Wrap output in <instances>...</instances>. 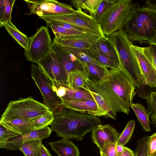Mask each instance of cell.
Wrapping results in <instances>:
<instances>
[{
  "instance_id": "6da1fadb",
  "label": "cell",
  "mask_w": 156,
  "mask_h": 156,
  "mask_svg": "<svg viewBox=\"0 0 156 156\" xmlns=\"http://www.w3.org/2000/svg\"><path fill=\"white\" fill-rule=\"evenodd\" d=\"M136 86L121 67L107 70L100 81L88 79L83 87L102 97L114 114L119 112L128 114L136 93Z\"/></svg>"
},
{
  "instance_id": "7a4b0ae2",
  "label": "cell",
  "mask_w": 156,
  "mask_h": 156,
  "mask_svg": "<svg viewBox=\"0 0 156 156\" xmlns=\"http://www.w3.org/2000/svg\"><path fill=\"white\" fill-rule=\"evenodd\" d=\"M53 112L54 118L51 128L62 138L81 141L87 133L101 123L97 116L62 106Z\"/></svg>"
},
{
  "instance_id": "3957f363",
  "label": "cell",
  "mask_w": 156,
  "mask_h": 156,
  "mask_svg": "<svg viewBox=\"0 0 156 156\" xmlns=\"http://www.w3.org/2000/svg\"><path fill=\"white\" fill-rule=\"evenodd\" d=\"M133 41L148 44L156 42V9L138 4L123 29Z\"/></svg>"
},
{
  "instance_id": "277c9868",
  "label": "cell",
  "mask_w": 156,
  "mask_h": 156,
  "mask_svg": "<svg viewBox=\"0 0 156 156\" xmlns=\"http://www.w3.org/2000/svg\"><path fill=\"white\" fill-rule=\"evenodd\" d=\"M118 55L121 67L136 87L143 83L142 74L137 59L131 48L132 42L123 29L106 37Z\"/></svg>"
},
{
  "instance_id": "5b68a950",
  "label": "cell",
  "mask_w": 156,
  "mask_h": 156,
  "mask_svg": "<svg viewBox=\"0 0 156 156\" xmlns=\"http://www.w3.org/2000/svg\"><path fill=\"white\" fill-rule=\"evenodd\" d=\"M137 3L131 0H116L111 9L100 23L104 34L107 37L123 29L126 24Z\"/></svg>"
},
{
  "instance_id": "8992f818",
  "label": "cell",
  "mask_w": 156,
  "mask_h": 156,
  "mask_svg": "<svg viewBox=\"0 0 156 156\" xmlns=\"http://www.w3.org/2000/svg\"><path fill=\"white\" fill-rule=\"evenodd\" d=\"M51 111L44 104L32 97L20 98L7 105L0 119L19 118L33 120Z\"/></svg>"
},
{
  "instance_id": "52a82bcc",
  "label": "cell",
  "mask_w": 156,
  "mask_h": 156,
  "mask_svg": "<svg viewBox=\"0 0 156 156\" xmlns=\"http://www.w3.org/2000/svg\"><path fill=\"white\" fill-rule=\"evenodd\" d=\"M52 43L48 27H41L30 37L28 48L24 50V55L27 61L37 64L50 52Z\"/></svg>"
},
{
  "instance_id": "ba28073f",
  "label": "cell",
  "mask_w": 156,
  "mask_h": 156,
  "mask_svg": "<svg viewBox=\"0 0 156 156\" xmlns=\"http://www.w3.org/2000/svg\"><path fill=\"white\" fill-rule=\"evenodd\" d=\"M31 75L43 97L44 104L54 112L61 106L62 101L54 91L52 81L39 66L34 63L31 67Z\"/></svg>"
},
{
  "instance_id": "9c48e42d",
  "label": "cell",
  "mask_w": 156,
  "mask_h": 156,
  "mask_svg": "<svg viewBox=\"0 0 156 156\" xmlns=\"http://www.w3.org/2000/svg\"><path fill=\"white\" fill-rule=\"evenodd\" d=\"M39 17L45 21L53 20L67 23L80 27L92 34L100 37H106L95 19L82 9L76 10L74 13L69 14L44 16Z\"/></svg>"
},
{
  "instance_id": "30bf717a",
  "label": "cell",
  "mask_w": 156,
  "mask_h": 156,
  "mask_svg": "<svg viewBox=\"0 0 156 156\" xmlns=\"http://www.w3.org/2000/svg\"><path fill=\"white\" fill-rule=\"evenodd\" d=\"M131 48L138 63L143 83L156 87V66L149 46L142 47L132 44Z\"/></svg>"
},
{
  "instance_id": "8fae6325",
  "label": "cell",
  "mask_w": 156,
  "mask_h": 156,
  "mask_svg": "<svg viewBox=\"0 0 156 156\" xmlns=\"http://www.w3.org/2000/svg\"><path fill=\"white\" fill-rule=\"evenodd\" d=\"M28 3L30 12L28 15H65L74 13L76 10L69 4L55 0H29Z\"/></svg>"
},
{
  "instance_id": "7c38bea8",
  "label": "cell",
  "mask_w": 156,
  "mask_h": 156,
  "mask_svg": "<svg viewBox=\"0 0 156 156\" xmlns=\"http://www.w3.org/2000/svg\"><path fill=\"white\" fill-rule=\"evenodd\" d=\"M37 64L52 81L68 87V74L51 49Z\"/></svg>"
},
{
  "instance_id": "4fadbf2b",
  "label": "cell",
  "mask_w": 156,
  "mask_h": 156,
  "mask_svg": "<svg viewBox=\"0 0 156 156\" xmlns=\"http://www.w3.org/2000/svg\"><path fill=\"white\" fill-rule=\"evenodd\" d=\"M51 49L58 60L63 66L67 74L76 69L87 71L86 63L79 60L56 42L53 41Z\"/></svg>"
},
{
  "instance_id": "5bb4252c",
  "label": "cell",
  "mask_w": 156,
  "mask_h": 156,
  "mask_svg": "<svg viewBox=\"0 0 156 156\" xmlns=\"http://www.w3.org/2000/svg\"><path fill=\"white\" fill-rule=\"evenodd\" d=\"M52 131L48 126L40 129L34 130L25 134L16 136L8 140L5 149L7 150H19L23 143L33 140L47 138Z\"/></svg>"
},
{
  "instance_id": "9a60e30c",
  "label": "cell",
  "mask_w": 156,
  "mask_h": 156,
  "mask_svg": "<svg viewBox=\"0 0 156 156\" xmlns=\"http://www.w3.org/2000/svg\"><path fill=\"white\" fill-rule=\"evenodd\" d=\"M119 134L112 126L101 124L92 130L91 137L93 143L100 149L107 142L116 144Z\"/></svg>"
},
{
  "instance_id": "2e32d148",
  "label": "cell",
  "mask_w": 156,
  "mask_h": 156,
  "mask_svg": "<svg viewBox=\"0 0 156 156\" xmlns=\"http://www.w3.org/2000/svg\"><path fill=\"white\" fill-rule=\"evenodd\" d=\"M100 37L97 35L86 34L63 39L54 37L53 41L63 46L87 49L95 45Z\"/></svg>"
},
{
  "instance_id": "e0dca14e",
  "label": "cell",
  "mask_w": 156,
  "mask_h": 156,
  "mask_svg": "<svg viewBox=\"0 0 156 156\" xmlns=\"http://www.w3.org/2000/svg\"><path fill=\"white\" fill-rule=\"evenodd\" d=\"M61 106L78 111L87 112L97 116H106L105 113L100 109L94 101H77L63 100Z\"/></svg>"
},
{
  "instance_id": "ac0fdd59",
  "label": "cell",
  "mask_w": 156,
  "mask_h": 156,
  "mask_svg": "<svg viewBox=\"0 0 156 156\" xmlns=\"http://www.w3.org/2000/svg\"><path fill=\"white\" fill-rule=\"evenodd\" d=\"M0 124L20 135L25 134L34 130L32 120L19 118L0 119Z\"/></svg>"
},
{
  "instance_id": "d6986e66",
  "label": "cell",
  "mask_w": 156,
  "mask_h": 156,
  "mask_svg": "<svg viewBox=\"0 0 156 156\" xmlns=\"http://www.w3.org/2000/svg\"><path fill=\"white\" fill-rule=\"evenodd\" d=\"M52 150L58 156H79L78 147L69 139L62 138L56 141L48 143Z\"/></svg>"
},
{
  "instance_id": "ffe728a7",
  "label": "cell",
  "mask_w": 156,
  "mask_h": 156,
  "mask_svg": "<svg viewBox=\"0 0 156 156\" xmlns=\"http://www.w3.org/2000/svg\"><path fill=\"white\" fill-rule=\"evenodd\" d=\"M95 45L114 63L118 69L121 68L117 53L114 47L107 40L106 37H100Z\"/></svg>"
},
{
  "instance_id": "44dd1931",
  "label": "cell",
  "mask_w": 156,
  "mask_h": 156,
  "mask_svg": "<svg viewBox=\"0 0 156 156\" xmlns=\"http://www.w3.org/2000/svg\"><path fill=\"white\" fill-rule=\"evenodd\" d=\"M88 78L87 70L83 71L76 69L68 74V87L73 90L83 87Z\"/></svg>"
},
{
  "instance_id": "7402d4cb",
  "label": "cell",
  "mask_w": 156,
  "mask_h": 156,
  "mask_svg": "<svg viewBox=\"0 0 156 156\" xmlns=\"http://www.w3.org/2000/svg\"><path fill=\"white\" fill-rule=\"evenodd\" d=\"M8 33L23 47L25 50H27L29 47L30 37L27 36L20 31L11 22H7L3 25Z\"/></svg>"
},
{
  "instance_id": "603a6c76",
  "label": "cell",
  "mask_w": 156,
  "mask_h": 156,
  "mask_svg": "<svg viewBox=\"0 0 156 156\" xmlns=\"http://www.w3.org/2000/svg\"><path fill=\"white\" fill-rule=\"evenodd\" d=\"M61 99L62 101H94L92 96L88 90L82 88L73 90L68 87L66 95L61 98Z\"/></svg>"
},
{
  "instance_id": "cb8c5ba5",
  "label": "cell",
  "mask_w": 156,
  "mask_h": 156,
  "mask_svg": "<svg viewBox=\"0 0 156 156\" xmlns=\"http://www.w3.org/2000/svg\"><path fill=\"white\" fill-rule=\"evenodd\" d=\"M130 107L134 112L144 130L147 132L151 131L149 121L151 115L149 111L140 104L133 103Z\"/></svg>"
},
{
  "instance_id": "d4e9b609",
  "label": "cell",
  "mask_w": 156,
  "mask_h": 156,
  "mask_svg": "<svg viewBox=\"0 0 156 156\" xmlns=\"http://www.w3.org/2000/svg\"><path fill=\"white\" fill-rule=\"evenodd\" d=\"M46 22L47 24V26L51 28L55 35V38L56 39L65 38L71 36L86 34H90L85 30L69 29L51 24L48 22Z\"/></svg>"
},
{
  "instance_id": "484cf974",
  "label": "cell",
  "mask_w": 156,
  "mask_h": 156,
  "mask_svg": "<svg viewBox=\"0 0 156 156\" xmlns=\"http://www.w3.org/2000/svg\"><path fill=\"white\" fill-rule=\"evenodd\" d=\"M41 139H36L25 142L21 145L19 150L25 156H41Z\"/></svg>"
},
{
  "instance_id": "4316f807",
  "label": "cell",
  "mask_w": 156,
  "mask_h": 156,
  "mask_svg": "<svg viewBox=\"0 0 156 156\" xmlns=\"http://www.w3.org/2000/svg\"><path fill=\"white\" fill-rule=\"evenodd\" d=\"M84 49L91 57L110 69H118L114 63L101 51L95 44L87 49Z\"/></svg>"
},
{
  "instance_id": "83f0119b",
  "label": "cell",
  "mask_w": 156,
  "mask_h": 156,
  "mask_svg": "<svg viewBox=\"0 0 156 156\" xmlns=\"http://www.w3.org/2000/svg\"><path fill=\"white\" fill-rule=\"evenodd\" d=\"M15 0H0V27L11 20V13Z\"/></svg>"
},
{
  "instance_id": "f1b7e54d",
  "label": "cell",
  "mask_w": 156,
  "mask_h": 156,
  "mask_svg": "<svg viewBox=\"0 0 156 156\" xmlns=\"http://www.w3.org/2000/svg\"><path fill=\"white\" fill-rule=\"evenodd\" d=\"M63 46L65 49L74 55L78 58L82 62L85 63H92L102 68H107L104 65L91 57L83 49Z\"/></svg>"
},
{
  "instance_id": "f546056e",
  "label": "cell",
  "mask_w": 156,
  "mask_h": 156,
  "mask_svg": "<svg viewBox=\"0 0 156 156\" xmlns=\"http://www.w3.org/2000/svg\"><path fill=\"white\" fill-rule=\"evenodd\" d=\"M86 63L89 79L97 81H100L106 75L108 68H104L92 63Z\"/></svg>"
},
{
  "instance_id": "4dcf8cb0",
  "label": "cell",
  "mask_w": 156,
  "mask_h": 156,
  "mask_svg": "<svg viewBox=\"0 0 156 156\" xmlns=\"http://www.w3.org/2000/svg\"><path fill=\"white\" fill-rule=\"evenodd\" d=\"M135 126L134 120L129 121L127 123L124 130L119 135L116 144H121L124 146L127 143L132 136Z\"/></svg>"
},
{
  "instance_id": "1f68e13d",
  "label": "cell",
  "mask_w": 156,
  "mask_h": 156,
  "mask_svg": "<svg viewBox=\"0 0 156 156\" xmlns=\"http://www.w3.org/2000/svg\"><path fill=\"white\" fill-rule=\"evenodd\" d=\"M116 0H102L94 19L100 24L105 15L111 9Z\"/></svg>"
},
{
  "instance_id": "d6a6232c",
  "label": "cell",
  "mask_w": 156,
  "mask_h": 156,
  "mask_svg": "<svg viewBox=\"0 0 156 156\" xmlns=\"http://www.w3.org/2000/svg\"><path fill=\"white\" fill-rule=\"evenodd\" d=\"M54 118L53 112L51 111L47 114L32 120L34 129H40L50 125Z\"/></svg>"
},
{
  "instance_id": "836d02e7",
  "label": "cell",
  "mask_w": 156,
  "mask_h": 156,
  "mask_svg": "<svg viewBox=\"0 0 156 156\" xmlns=\"http://www.w3.org/2000/svg\"><path fill=\"white\" fill-rule=\"evenodd\" d=\"M88 90L90 93L99 107L105 113L106 116L113 119H115L116 116L114 114L101 96L96 92Z\"/></svg>"
},
{
  "instance_id": "e575fe53",
  "label": "cell",
  "mask_w": 156,
  "mask_h": 156,
  "mask_svg": "<svg viewBox=\"0 0 156 156\" xmlns=\"http://www.w3.org/2000/svg\"><path fill=\"white\" fill-rule=\"evenodd\" d=\"M141 97L146 100L147 108L151 115L150 117L156 125V93L151 92L149 94Z\"/></svg>"
},
{
  "instance_id": "d590c367",
  "label": "cell",
  "mask_w": 156,
  "mask_h": 156,
  "mask_svg": "<svg viewBox=\"0 0 156 156\" xmlns=\"http://www.w3.org/2000/svg\"><path fill=\"white\" fill-rule=\"evenodd\" d=\"M149 136H145L138 140L134 151V156H149L148 153Z\"/></svg>"
},
{
  "instance_id": "8d00e7d4",
  "label": "cell",
  "mask_w": 156,
  "mask_h": 156,
  "mask_svg": "<svg viewBox=\"0 0 156 156\" xmlns=\"http://www.w3.org/2000/svg\"><path fill=\"white\" fill-rule=\"evenodd\" d=\"M20 135L9 130L0 124V147L5 148L9 139Z\"/></svg>"
},
{
  "instance_id": "74e56055",
  "label": "cell",
  "mask_w": 156,
  "mask_h": 156,
  "mask_svg": "<svg viewBox=\"0 0 156 156\" xmlns=\"http://www.w3.org/2000/svg\"><path fill=\"white\" fill-rule=\"evenodd\" d=\"M102 0H86L83 9L88 12L90 15L94 18L99 6Z\"/></svg>"
},
{
  "instance_id": "f35d334b",
  "label": "cell",
  "mask_w": 156,
  "mask_h": 156,
  "mask_svg": "<svg viewBox=\"0 0 156 156\" xmlns=\"http://www.w3.org/2000/svg\"><path fill=\"white\" fill-rule=\"evenodd\" d=\"M100 150V155L102 156H118L116 144L113 143H107Z\"/></svg>"
},
{
  "instance_id": "ab89813d",
  "label": "cell",
  "mask_w": 156,
  "mask_h": 156,
  "mask_svg": "<svg viewBox=\"0 0 156 156\" xmlns=\"http://www.w3.org/2000/svg\"><path fill=\"white\" fill-rule=\"evenodd\" d=\"M148 153L149 156H152L156 153V133L149 136Z\"/></svg>"
},
{
  "instance_id": "60d3db41",
  "label": "cell",
  "mask_w": 156,
  "mask_h": 156,
  "mask_svg": "<svg viewBox=\"0 0 156 156\" xmlns=\"http://www.w3.org/2000/svg\"><path fill=\"white\" fill-rule=\"evenodd\" d=\"M45 21L48 22L51 24L63 27H64L69 29L77 30H85L80 27L76 26H74L73 25H72L71 24L67 23H66L62 21L53 20H48L46 21Z\"/></svg>"
},
{
  "instance_id": "b9f144b4",
  "label": "cell",
  "mask_w": 156,
  "mask_h": 156,
  "mask_svg": "<svg viewBox=\"0 0 156 156\" xmlns=\"http://www.w3.org/2000/svg\"><path fill=\"white\" fill-rule=\"evenodd\" d=\"M86 1V0H71L69 2L71 5L78 10L83 9V4Z\"/></svg>"
},
{
  "instance_id": "7bdbcfd3",
  "label": "cell",
  "mask_w": 156,
  "mask_h": 156,
  "mask_svg": "<svg viewBox=\"0 0 156 156\" xmlns=\"http://www.w3.org/2000/svg\"><path fill=\"white\" fill-rule=\"evenodd\" d=\"M149 47L152 55L154 62L156 66V42L149 44Z\"/></svg>"
},
{
  "instance_id": "ee69618b",
  "label": "cell",
  "mask_w": 156,
  "mask_h": 156,
  "mask_svg": "<svg viewBox=\"0 0 156 156\" xmlns=\"http://www.w3.org/2000/svg\"><path fill=\"white\" fill-rule=\"evenodd\" d=\"M118 156H134V153L130 149L124 147L123 152L118 155Z\"/></svg>"
},
{
  "instance_id": "f6af8a7d",
  "label": "cell",
  "mask_w": 156,
  "mask_h": 156,
  "mask_svg": "<svg viewBox=\"0 0 156 156\" xmlns=\"http://www.w3.org/2000/svg\"><path fill=\"white\" fill-rule=\"evenodd\" d=\"M41 156H52L49 151L42 144L41 147Z\"/></svg>"
},
{
  "instance_id": "bcb514c9",
  "label": "cell",
  "mask_w": 156,
  "mask_h": 156,
  "mask_svg": "<svg viewBox=\"0 0 156 156\" xmlns=\"http://www.w3.org/2000/svg\"><path fill=\"white\" fill-rule=\"evenodd\" d=\"M145 2L147 7L156 9V0H148L145 1Z\"/></svg>"
},
{
  "instance_id": "7dc6e473",
  "label": "cell",
  "mask_w": 156,
  "mask_h": 156,
  "mask_svg": "<svg viewBox=\"0 0 156 156\" xmlns=\"http://www.w3.org/2000/svg\"><path fill=\"white\" fill-rule=\"evenodd\" d=\"M124 146L121 144H116V150L118 155L123 152Z\"/></svg>"
},
{
  "instance_id": "c3c4849f",
  "label": "cell",
  "mask_w": 156,
  "mask_h": 156,
  "mask_svg": "<svg viewBox=\"0 0 156 156\" xmlns=\"http://www.w3.org/2000/svg\"><path fill=\"white\" fill-rule=\"evenodd\" d=\"M152 156H156V153Z\"/></svg>"
},
{
  "instance_id": "681fc988",
  "label": "cell",
  "mask_w": 156,
  "mask_h": 156,
  "mask_svg": "<svg viewBox=\"0 0 156 156\" xmlns=\"http://www.w3.org/2000/svg\"><path fill=\"white\" fill-rule=\"evenodd\" d=\"M100 156H102V155H100Z\"/></svg>"
},
{
  "instance_id": "f907efd6",
  "label": "cell",
  "mask_w": 156,
  "mask_h": 156,
  "mask_svg": "<svg viewBox=\"0 0 156 156\" xmlns=\"http://www.w3.org/2000/svg\"></svg>"
}]
</instances>
